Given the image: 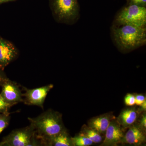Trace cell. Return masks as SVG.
<instances>
[{"label":"cell","instance_id":"15","mask_svg":"<svg viewBox=\"0 0 146 146\" xmlns=\"http://www.w3.org/2000/svg\"><path fill=\"white\" fill-rule=\"evenodd\" d=\"M82 134L87 136L93 143H100L102 141V137L100 133L90 128L89 129L84 130V133Z\"/></svg>","mask_w":146,"mask_h":146},{"label":"cell","instance_id":"1","mask_svg":"<svg viewBox=\"0 0 146 146\" xmlns=\"http://www.w3.org/2000/svg\"><path fill=\"white\" fill-rule=\"evenodd\" d=\"M41 145L46 146L48 141L65 130L62 116L59 112L48 110L36 117L28 118Z\"/></svg>","mask_w":146,"mask_h":146},{"label":"cell","instance_id":"3","mask_svg":"<svg viewBox=\"0 0 146 146\" xmlns=\"http://www.w3.org/2000/svg\"><path fill=\"white\" fill-rule=\"evenodd\" d=\"M122 25L146 27V7L136 5H126L116 15L113 25Z\"/></svg>","mask_w":146,"mask_h":146},{"label":"cell","instance_id":"11","mask_svg":"<svg viewBox=\"0 0 146 146\" xmlns=\"http://www.w3.org/2000/svg\"><path fill=\"white\" fill-rule=\"evenodd\" d=\"M110 118L107 115H102L92 119L89 122L90 128L100 133H104L110 123Z\"/></svg>","mask_w":146,"mask_h":146},{"label":"cell","instance_id":"23","mask_svg":"<svg viewBox=\"0 0 146 146\" xmlns=\"http://www.w3.org/2000/svg\"><path fill=\"white\" fill-rule=\"evenodd\" d=\"M5 78L0 74V85H1L2 84L4 80L5 79Z\"/></svg>","mask_w":146,"mask_h":146},{"label":"cell","instance_id":"17","mask_svg":"<svg viewBox=\"0 0 146 146\" xmlns=\"http://www.w3.org/2000/svg\"><path fill=\"white\" fill-rule=\"evenodd\" d=\"M12 106L3 99L0 94V113H9V110Z\"/></svg>","mask_w":146,"mask_h":146},{"label":"cell","instance_id":"4","mask_svg":"<svg viewBox=\"0 0 146 146\" xmlns=\"http://www.w3.org/2000/svg\"><path fill=\"white\" fill-rule=\"evenodd\" d=\"M35 136L33 127L29 125L12 131L0 142V146H32L41 145Z\"/></svg>","mask_w":146,"mask_h":146},{"label":"cell","instance_id":"16","mask_svg":"<svg viewBox=\"0 0 146 146\" xmlns=\"http://www.w3.org/2000/svg\"><path fill=\"white\" fill-rule=\"evenodd\" d=\"M10 114L0 113V134L8 126L10 119Z\"/></svg>","mask_w":146,"mask_h":146},{"label":"cell","instance_id":"24","mask_svg":"<svg viewBox=\"0 0 146 146\" xmlns=\"http://www.w3.org/2000/svg\"><path fill=\"white\" fill-rule=\"evenodd\" d=\"M15 1V0H0V5L3 3L11 1Z\"/></svg>","mask_w":146,"mask_h":146},{"label":"cell","instance_id":"2","mask_svg":"<svg viewBox=\"0 0 146 146\" xmlns=\"http://www.w3.org/2000/svg\"><path fill=\"white\" fill-rule=\"evenodd\" d=\"M112 36L120 50L128 52L146 44V27L129 25H113Z\"/></svg>","mask_w":146,"mask_h":146},{"label":"cell","instance_id":"18","mask_svg":"<svg viewBox=\"0 0 146 146\" xmlns=\"http://www.w3.org/2000/svg\"><path fill=\"white\" fill-rule=\"evenodd\" d=\"M125 103L128 106H133L136 103L135 96L133 94H127L125 98Z\"/></svg>","mask_w":146,"mask_h":146},{"label":"cell","instance_id":"7","mask_svg":"<svg viewBox=\"0 0 146 146\" xmlns=\"http://www.w3.org/2000/svg\"><path fill=\"white\" fill-rule=\"evenodd\" d=\"M1 86V95L9 104L13 106L23 101V95L17 84L8 79L5 78Z\"/></svg>","mask_w":146,"mask_h":146},{"label":"cell","instance_id":"10","mask_svg":"<svg viewBox=\"0 0 146 146\" xmlns=\"http://www.w3.org/2000/svg\"><path fill=\"white\" fill-rule=\"evenodd\" d=\"M122 140L125 143L139 145L145 142V135L138 127L133 125L130 127Z\"/></svg>","mask_w":146,"mask_h":146},{"label":"cell","instance_id":"22","mask_svg":"<svg viewBox=\"0 0 146 146\" xmlns=\"http://www.w3.org/2000/svg\"><path fill=\"white\" fill-rule=\"evenodd\" d=\"M141 108L140 109L141 110L143 111H145L146 110V101L144 102L143 103V104L141 106Z\"/></svg>","mask_w":146,"mask_h":146},{"label":"cell","instance_id":"19","mask_svg":"<svg viewBox=\"0 0 146 146\" xmlns=\"http://www.w3.org/2000/svg\"><path fill=\"white\" fill-rule=\"evenodd\" d=\"M127 5H136L146 7V0H127Z\"/></svg>","mask_w":146,"mask_h":146},{"label":"cell","instance_id":"5","mask_svg":"<svg viewBox=\"0 0 146 146\" xmlns=\"http://www.w3.org/2000/svg\"><path fill=\"white\" fill-rule=\"evenodd\" d=\"M50 3L59 21L72 22L78 18L80 7L78 0H50Z\"/></svg>","mask_w":146,"mask_h":146},{"label":"cell","instance_id":"9","mask_svg":"<svg viewBox=\"0 0 146 146\" xmlns=\"http://www.w3.org/2000/svg\"><path fill=\"white\" fill-rule=\"evenodd\" d=\"M123 133L120 125L115 121H110L106 131V137L102 145H114L121 141Z\"/></svg>","mask_w":146,"mask_h":146},{"label":"cell","instance_id":"6","mask_svg":"<svg viewBox=\"0 0 146 146\" xmlns=\"http://www.w3.org/2000/svg\"><path fill=\"white\" fill-rule=\"evenodd\" d=\"M53 87L52 84H49L35 89H25V93L24 94L25 103L44 108V104L46 97Z\"/></svg>","mask_w":146,"mask_h":146},{"label":"cell","instance_id":"21","mask_svg":"<svg viewBox=\"0 0 146 146\" xmlns=\"http://www.w3.org/2000/svg\"><path fill=\"white\" fill-rule=\"evenodd\" d=\"M141 125L144 128L146 129V115H143L142 117L141 120Z\"/></svg>","mask_w":146,"mask_h":146},{"label":"cell","instance_id":"8","mask_svg":"<svg viewBox=\"0 0 146 146\" xmlns=\"http://www.w3.org/2000/svg\"><path fill=\"white\" fill-rule=\"evenodd\" d=\"M15 47L10 42L0 38V68L3 69L17 55Z\"/></svg>","mask_w":146,"mask_h":146},{"label":"cell","instance_id":"13","mask_svg":"<svg viewBox=\"0 0 146 146\" xmlns=\"http://www.w3.org/2000/svg\"><path fill=\"white\" fill-rule=\"evenodd\" d=\"M46 146H72L73 145L71 137L67 133L66 129L63 130L56 136L48 141Z\"/></svg>","mask_w":146,"mask_h":146},{"label":"cell","instance_id":"25","mask_svg":"<svg viewBox=\"0 0 146 146\" xmlns=\"http://www.w3.org/2000/svg\"><path fill=\"white\" fill-rule=\"evenodd\" d=\"M126 1H127V0H126Z\"/></svg>","mask_w":146,"mask_h":146},{"label":"cell","instance_id":"20","mask_svg":"<svg viewBox=\"0 0 146 146\" xmlns=\"http://www.w3.org/2000/svg\"><path fill=\"white\" fill-rule=\"evenodd\" d=\"M136 99V103L135 104L137 105L141 106V105L146 101V97L143 95H137L135 96Z\"/></svg>","mask_w":146,"mask_h":146},{"label":"cell","instance_id":"12","mask_svg":"<svg viewBox=\"0 0 146 146\" xmlns=\"http://www.w3.org/2000/svg\"><path fill=\"white\" fill-rule=\"evenodd\" d=\"M137 118V112L134 108L125 110L120 114L118 119L121 125L124 127L131 126L136 121Z\"/></svg>","mask_w":146,"mask_h":146},{"label":"cell","instance_id":"14","mask_svg":"<svg viewBox=\"0 0 146 146\" xmlns=\"http://www.w3.org/2000/svg\"><path fill=\"white\" fill-rule=\"evenodd\" d=\"M71 140L73 146H89L91 145L94 143L87 136L83 134L73 138L71 137Z\"/></svg>","mask_w":146,"mask_h":146}]
</instances>
